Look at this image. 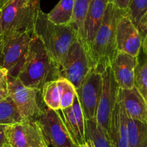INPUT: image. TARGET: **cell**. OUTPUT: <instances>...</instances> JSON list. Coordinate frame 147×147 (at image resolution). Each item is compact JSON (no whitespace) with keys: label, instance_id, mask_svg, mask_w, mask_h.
Instances as JSON below:
<instances>
[{"label":"cell","instance_id":"cell-1","mask_svg":"<svg viewBox=\"0 0 147 147\" xmlns=\"http://www.w3.org/2000/svg\"><path fill=\"white\" fill-rule=\"evenodd\" d=\"M16 77L26 87L40 90L47 82L61 77L59 64L51 59L43 43L35 35Z\"/></svg>","mask_w":147,"mask_h":147},{"label":"cell","instance_id":"cell-2","mask_svg":"<svg viewBox=\"0 0 147 147\" xmlns=\"http://www.w3.org/2000/svg\"><path fill=\"white\" fill-rule=\"evenodd\" d=\"M33 33L43 43L49 56L60 67L72 43L79 38L76 29L71 25H56L49 20L40 5L35 12Z\"/></svg>","mask_w":147,"mask_h":147},{"label":"cell","instance_id":"cell-3","mask_svg":"<svg viewBox=\"0 0 147 147\" xmlns=\"http://www.w3.org/2000/svg\"><path fill=\"white\" fill-rule=\"evenodd\" d=\"M126 11L118 9L109 2L102 23L90 46V55L94 68L102 72L118 53L116 44V25Z\"/></svg>","mask_w":147,"mask_h":147},{"label":"cell","instance_id":"cell-4","mask_svg":"<svg viewBox=\"0 0 147 147\" xmlns=\"http://www.w3.org/2000/svg\"><path fill=\"white\" fill-rule=\"evenodd\" d=\"M39 0H9L1 9L0 35L33 32L35 12Z\"/></svg>","mask_w":147,"mask_h":147},{"label":"cell","instance_id":"cell-5","mask_svg":"<svg viewBox=\"0 0 147 147\" xmlns=\"http://www.w3.org/2000/svg\"><path fill=\"white\" fill-rule=\"evenodd\" d=\"M8 92L25 121H37L46 109L42 90L26 87L18 77L9 76Z\"/></svg>","mask_w":147,"mask_h":147},{"label":"cell","instance_id":"cell-6","mask_svg":"<svg viewBox=\"0 0 147 147\" xmlns=\"http://www.w3.org/2000/svg\"><path fill=\"white\" fill-rule=\"evenodd\" d=\"M93 68L88 52L80 39H77L69 48L61 64V76L77 89Z\"/></svg>","mask_w":147,"mask_h":147},{"label":"cell","instance_id":"cell-7","mask_svg":"<svg viewBox=\"0 0 147 147\" xmlns=\"http://www.w3.org/2000/svg\"><path fill=\"white\" fill-rule=\"evenodd\" d=\"M33 32H24L2 36L3 47L1 66L9 72V76L17 77L25 61Z\"/></svg>","mask_w":147,"mask_h":147},{"label":"cell","instance_id":"cell-8","mask_svg":"<svg viewBox=\"0 0 147 147\" xmlns=\"http://www.w3.org/2000/svg\"><path fill=\"white\" fill-rule=\"evenodd\" d=\"M7 144L12 147H49L40 124L37 121H24L7 125Z\"/></svg>","mask_w":147,"mask_h":147},{"label":"cell","instance_id":"cell-9","mask_svg":"<svg viewBox=\"0 0 147 147\" xmlns=\"http://www.w3.org/2000/svg\"><path fill=\"white\" fill-rule=\"evenodd\" d=\"M102 73L95 68H93L81 85L76 89L77 98L81 105L85 121L96 119L102 92Z\"/></svg>","mask_w":147,"mask_h":147},{"label":"cell","instance_id":"cell-10","mask_svg":"<svg viewBox=\"0 0 147 147\" xmlns=\"http://www.w3.org/2000/svg\"><path fill=\"white\" fill-rule=\"evenodd\" d=\"M37 121L52 147H76L59 110L45 109Z\"/></svg>","mask_w":147,"mask_h":147},{"label":"cell","instance_id":"cell-11","mask_svg":"<svg viewBox=\"0 0 147 147\" xmlns=\"http://www.w3.org/2000/svg\"><path fill=\"white\" fill-rule=\"evenodd\" d=\"M103 79L102 92L97 110L96 122L106 132H108L111 115L118 101L119 87L110 66L102 72Z\"/></svg>","mask_w":147,"mask_h":147},{"label":"cell","instance_id":"cell-12","mask_svg":"<svg viewBox=\"0 0 147 147\" xmlns=\"http://www.w3.org/2000/svg\"><path fill=\"white\" fill-rule=\"evenodd\" d=\"M116 44L118 51L137 57L142 46L139 30L134 24L128 14H124L116 25Z\"/></svg>","mask_w":147,"mask_h":147},{"label":"cell","instance_id":"cell-13","mask_svg":"<svg viewBox=\"0 0 147 147\" xmlns=\"http://www.w3.org/2000/svg\"><path fill=\"white\" fill-rule=\"evenodd\" d=\"M63 121L76 147L86 143L85 119L77 96L73 105L61 110Z\"/></svg>","mask_w":147,"mask_h":147},{"label":"cell","instance_id":"cell-14","mask_svg":"<svg viewBox=\"0 0 147 147\" xmlns=\"http://www.w3.org/2000/svg\"><path fill=\"white\" fill-rule=\"evenodd\" d=\"M137 57L126 53L118 51L110 63V67L120 89H131L134 85V71Z\"/></svg>","mask_w":147,"mask_h":147},{"label":"cell","instance_id":"cell-15","mask_svg":"<svg viewBox=\"0 0 147 147\" xmlns=\"http://www.w3.org/2000/svg\"><path fill=\"white\" fill-rule=\"evenodd\" d=\"M118 99L127 116L147 123V102L136 87L125 90L119 89Z\"/></svg>","mask_w":147,"mask_h":147},{"label":"cell","instance_id":"cell-16","mask_svg":"<svg viewBox=\"0 0 147 147\" xmlns=\"http://www.w3.org/2000/svg\"><path fill=\"white\" fill-rule=\"evenodd\" d=\"M107 134L115 147H128L127 115L118 99L111 115Z\"/></svg>","mask_w":147,"mask_h":147},{"label":"cell","instance_id":"cell-17","mask_svg":"<svg viewBox=\"0 0 147 147\" xmlns=\"http://www.w3.org/2000/svg\"><path fill=\"white\" fill-rule=\"evenodd\" d=\"M108 3L109 0H92L89 7L84 22L85 49L88 53L96 32L101 25Z\"/></svg>","mask_w":147,"mask_h":147},{"label":"cell","instance_id":"cell-18","mask_svg":"<svg viewBox=\"0 0 147 147\" xmlns=\"http://www.w3.org/2000/svg\"><path fill=\"white\" fill-rule=\"evenodd\" d=\"M85 136L86 142L91 147H115L107 133L97 123L95 119L86 121Z\"/></svg>","mask_w":147,"mask_h":147},{"label":"cell","instance_id":"cell-19","mask_svg":"<svg viewBox=\"0 0 147 147\" xmlns=\"http://www.w3.org/2000/svg\"><path fill=\"white\" fill-rule=\"evenodd\" d=\"M75 0H60L49 13L48 18L56 25H71Z\"/></svg>","mask_w":147,"mask_h":147},{"label":"cell","instance_id":"cell-20","mask_svg":"<svg viewBox=\"0 0 147 147\" xmlns=\"http://www.w3.org/2000/svg\"><path fill=\"white\" fill-rule=\"evenodd\" d=\"M127 125L128 147H147V123L127 116Z\"/></svg>","mask_w":147,"mask_h":147},{"label":"cell","instance_id":"cell-21","mask_svg":"<svg viewBox=\"0 0 147 147\" xmlns=\"http://www.w3.org/2000/svg\"><path fill=\"white\" fill-rule=\"evenodd\" d=\"M91 2L92 0H75L73 18L71 23V25H72L77 31L80 40L84 45V22Z\"/></svg>","mask_w":147,"mask_h":147},{"label":"cell","instance_id":"cell-22","mask_svg":"<svg viewBox=\"0 0 147 147\" xmlns=\"http://www.w3.org/2000/svg\"><path fill=\"white\" fill-rule=\"evenodd\" d=\"M25 121L9 96L0 102V124L12 125Z\"/></svg>","mask_w":147,"mask_h":147},{"label":"cell","instance_id":"cell-23","mask_svg":"<svg viewBox=\"0 0 147 147\" xmlns=\"http://www.w3.org/2000/svg\"><path fill=\"white\" fill-rule=\"evenodd\" d=\"M134 85L147 102V55L140 51L134 71Z\"/></svg>","mask_w":147,"mask_h":147},{"label":"cell","instance_id":"cell-24","mask_svg":"<svg viewBox=\"0 0 147 147\" xmlns=\"http://www.w3.org/2000/svg\"><path fill=\"white\" fill-rule=\"evenodd\" d=\"M42 96L46 107L54 110H60V92L57 80L45 84L42 89Z\"/></svg>","mask_w":147,"mask_h":147},{"label":"cell","instance_id":"cell-25","mask_svg":"<svg viewBox=\"0 0 147 147\" xmlns=\"http://www.w3.org/2000/svg\"><path fill=\"white\" fill-rule=\"evenodd\" d=\"M57 83L60 92V110H62L73 105L77 92L74 86L64 77L58 79Z\"/></svg>","mask_w":147,"mask_h":147},{"label":"cell","instance_id":"cell-26","mask_svg":"<svg viewBox=\"0 0 147 147\" xmlns=\"http://www.w3.org/2000/svg\"><path fill=\"white\" fill-rule=\"evenodd\" d=\"M146 11L147 0H130L129 7L126 12L128 17L137 27L140 20Z\"/></svg>","mask_w":147,"mask_h":147},{"label":"cell","instance_id":"cell-27","mask_svg":"<svg viewBox=\"0 0 147 147\" xmlns=\"http://www.w3.org/2000/svg\"><path fill=\"white\" fill-rule=\"evenodd\" d=\"M9 72L5 68L0 66V102L9 96L8 92Z\"/></svg>","mask_w":147,"mask_h":147},{"label":"cell","instance_id":"cell-28","mask_svg":"<svg viewBox=\"0 0 147 147\" xmlns=\"http://www.w3.org/2000/svg\"><path fill=\"white\" fill-rule=\"evenodd\" d=\"M109 2L113 4L118 9L127 11L129 7L130 0H109Z\"/></svg>","mask_w":147,"mask_h":147},{"label":"cell","instance_id":"cell-29","mask_svg":"<svg viewBox=\"0 0 147 147\" xmlns=\"http://www.w3.org/2000/svg\"><path fill=\"white\" fill-rule=\"evenodd\" d=\"M7 125L0 124V147H2L7 144V137L5 134V130Z\"/></svg>","mask_w":147,"mask_h":147},{"label":"cell","instance_id":"cell-30","mask_svg":"<svg viewBox=\"0 0 147 147\" xmlns=\"http://www.w3.org/2000/svg\"><path fill=\"white\" fill-rule=\"evenodd\" d=\"M141 38H142V46L141 50L147 55V30L140 31Z\"/></svg>","mask_w":147,"mask_h":147},{"label":"cell","instance_id":"cell-31","mask_svg":"<svg viewBox=\"0 0 147 147\" xmlns=\"http://www.w3.org/2000/svg\"><path fill=\"white\" fill-rule=\"evenodd\" d=\"M137 28L139 30V31L147 30V11L144 14L142 18H141Z\"/></svg>","mask_w":147,"mask_h":147},{"label":"cell","instance_id":"cell-32","mask_svg":"<svg viewBox=\"0 0 147 147\" xmlns=\"http://www.w3.org/2000/svg\"><path fill=\"white\" fill-rule=\"evenodd\" d=\"M0 15H1V10H0ZM2 47H3V38L0 35V66H1V62H2Z\"/></svg>","mask_w":147,"mask_h":147},{"label":"cell","instance_id":"cell-33","mask_svg":"<svg viewBox=\"0 0 147 147\" xmlns=\"http://www.w3.org/2000/svg\"><path fill=\"white\" fill-rule=\"evenodd\" d=\"M9 1V0H0V10L4 7V6H5Z\"/></svg>","mask_w":147,"mask_h":147},{"label":"cell","instance_id":"cell-34","mask_svg":"<svg viewBox=\"0 0 147 147\" xmlns=\"http://www.w3.org/2000/svg\"><path fill=\"white\" fill-rule=\"evenodd\" d=\"M77 147H91V146H90V144H89L88 142H86L85 144H82V145H80L79 146H77Z\"/></svg>","mask_w":147,"mask_h":147},{"label":"cell","instance_id":"cell-35","mask_svg":"<svg viewBox=\"0 0 147 147\" xmlns=\"http://www.w3.org/2000/svg\"><path fill=\"white\" fill-rule=\"evenodd\" d=\"M8 146H9V145H8L7 144H5V145H4L2 147H8Z\"/></svg>","mask_w":147,"mask_h":147},{"label":"cell","instance_id":"cell-36","mask_svg":"<svg viewBox=\"0 0 147 147\" xmlns=\"http://www.w3.org/2000/svg\"><path fill=\"white\" fill-rule=\"evenodd\" d=\"M8 147H12V146H8Z\"/></svg>","mask_w":147,"mask_h":147}]
</instances>
